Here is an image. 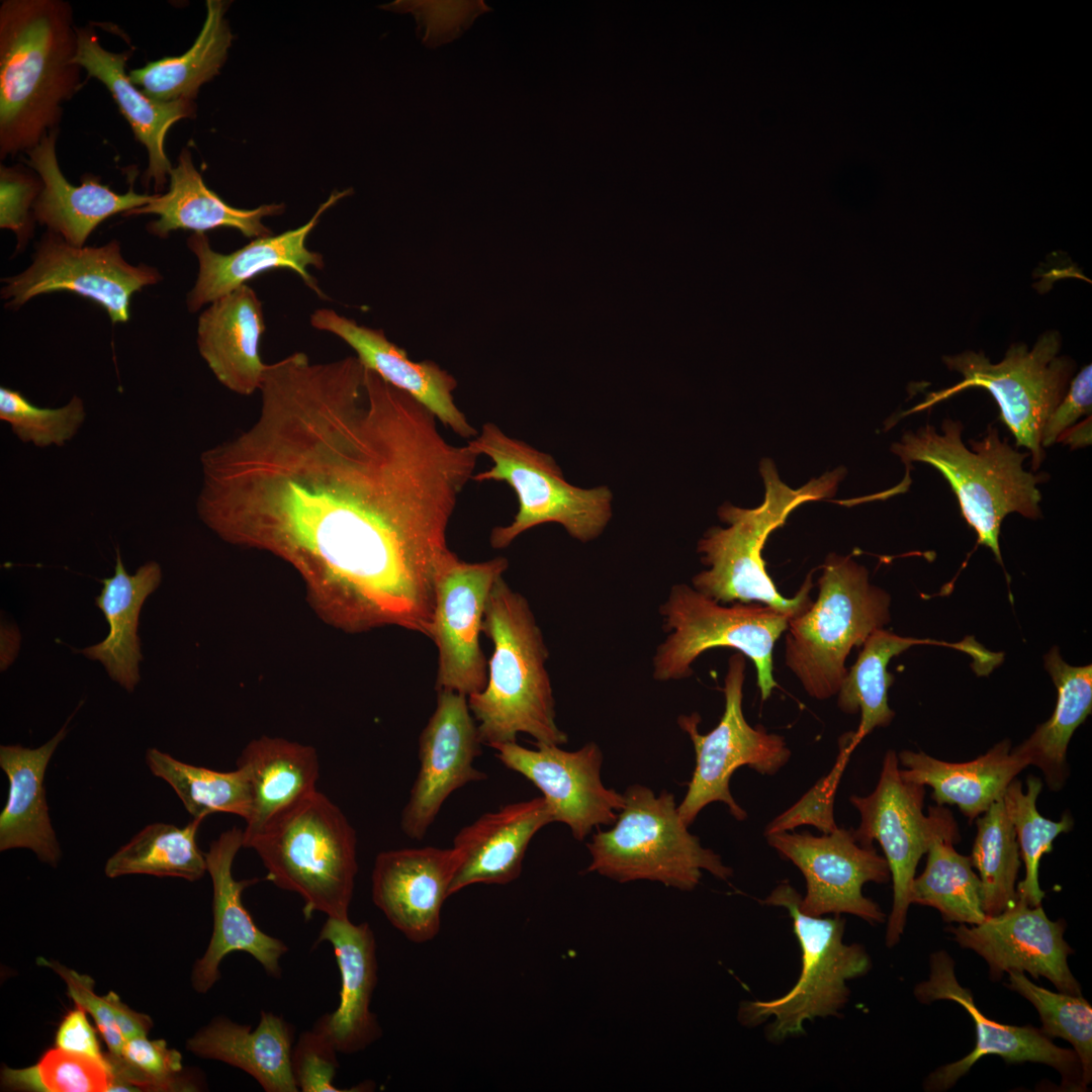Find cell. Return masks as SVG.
Instances as JSON below:
<instances>
[{
    "mask_svg": "<svg viewBox=\"0 0 1092 1092\" xmlns=\"http://www.w3.org/2000/svg\"><path fill=\"white\" fill-rule=\"evenodd\" d=\"M768 844L803 874L807 891L801 910L812 916L852 914L872 924L886 919L880 906L862 894L869 882L891 879L886 858L874 845H860L852 828L815 836L807 831L771 833Z\"/></svg>",
    "mask_w": 1092,
    "mask_h": 1092,
    "instance_id": "16",
    "label": "cell"
},
{
    "mask_svg": "<svg viewBox=\"0 0 1092 1092\" xmlns=\"http://www.w3.org/2000/svg\"><path fill=\"white\" fill-rule=\"evenodd\" d=\"M311 326L347 343L363 366L385 382L407 393L428 408L436 419L465 439L477 431L454 400L456 379L433 361H413L407 353L390 342L382 330L368 328L330 308L310 315Z\"/></svg>",
    "mask_w": 1092,
    "mask_h": 1092,
    "instance_id": "25",
    "label": "cell"
},
{
    "mask_svg": "<svg viewBox=\"0 0 1092 1092\" xmlns=\"http://www.w3.org/2000/svg\"><path fill=\"white\" fill-rule=\"evenodd\" d=\"M202 820L193 818L183 827L161 822L147 825L107 859L105 875L201 879L207 872L205 854L196 842Z\"/></svg>",
    "mask_w": 1092,
    "mask_h": 1092,
    "instance_id": "41",
    "label": "cell"
},
{
    "mask_svg": "<svg viewBox=\"0 0 1092 1092\" xmlns=\"http://www.w3.org/2000/svg\"><path fill=\"white\" fill-rule=\"evenodd\" d=\"M257 419L200 455L199 518L331 589L352 631L428 635L447 530L478 455L356 356L266 364Z\"/></svg>",
    "mask_w": 1092,
    "mask_h": 1092,
    "instance_id": "1",
    "label": "cell"
},
{
    "mask_svg": "<svg viewBox=\"0 0 1092 1092\" xmlns=\"http://www.w3.org/2000/svg\"><path fill=\"white\" fill-rule=\"evenodd\" d=\"M265 329L262 302L247 284L214 300L199 315L198 351L228 389L241 395L260 389L266 368L260 356Z\"/></svg>",
    "mask_w": 1092,
    "mask_h": 1092,
    "instance_id": "30",
    "label": "cell"
},
{
    "mask_svg": "<svg viewBox=\"0 0 1092 1092\" xmlns=\"http://www.w3.org/2000/svg\"><path fill=\"white\" fill-rule=\"evenodd\" d=\"M293 1040L290 1023L281 1015L261 1011L255 1029L215 1017L187 1040L186 1049L197 1057L241 1069L266 1092H297L291 1064Z\"/></svg>",
    "mask_w": 1092,
    "mask_h": 1092,
    "instance_id": "32",
    "label": "cell"
},
{
    "mask_svg": "<svg viewBox=\"0 0 1092 1092\" xmlns=\"http://www.w3.org/2000/svg\"><path fill=\"white\" fill-rule=\"evenodd\" d=\"M1058 442L1079 448L1091 444V417L1080 424H1075L1067 429L1058 439Z\"/></svg>",
    "mask_w": 1092,
    "mask_h": 1092,
    "instance_id": "57",
    "label": "cell"
},
{
    "mask_svg": "<svg viewBox=\"0 0 1092 1092\" xmlns=\"http://www.w3.org/2000/svg\"><path fill=\"white\" fill-rule=\"evenodd\" d=\"M2 1083L15 1090L44 1092H105L112 1085L109 1065L56 1048L32 1067L5 1068Z\"/></svg>",
    "mask_w": 1092,
    "mask_h": 1092,
    "instance_id": "47",
    "label": "cell"
},
{
    "mask_svg": "<svg viewBox=\"0 0 1092 1092\" xmlns=\"http://www.w3.org/2000/svg\"><path fill=\"white\" fill-rule=\"evenodd\" d=\"M130 54L131 51H107L93 27H77V52L73 63L103 83L112 95L135 139L148 152V167L142 181L145 185L153 182L158 192L170 179L173 169L165 152L168 130L178 120L192 116L195 104L191 100L162 102L147 96L126 74Z\"/></svg>",
    "mask_w": 1092,
    "mask_h": 1092,
    "instance_id": "28",
    "label": "cell"
},
{
    "mask_svg": "<svg viewBox=\"0 0 1092 1092\" xmlns=\"http://www.w3.org/2000/svg\"><path fill=\"white\" fill-rule=\"evenodd\" d=\"M616 822L593 835L588 872L626 883L650 880L693 890L705 870L721 880L733 872L719 854L702 846L680 819L674 795L656 796L642 785L629 786Z\"/></svg>",
    "mask_w": 1092,
    "mask_h": 1092,
    "instance_id": "8",
    "label": "cell"
},
{
    "mask_svg": "<svg viewBox=\"0 0 1092 1092\" xmlns=\"http://www.w3.org/2000/svg\"><path fill=\"white\" fill-rule=\"evenodd\" d=\"M841 741L840 752L828 775L821 778L794 805L770 821L765 827V836L791 831L801 825H812L824 834L838 828L834 819L835 794L849 755L854 749L850 735L842 738Z\"/></svg>",
    "mask_w": 1092,
    "mask_h": 1092,
    "instance_id": "49",
    "label": "cell"
},
{
    "mask_svg": "<svg viewBox=\"0 0 1092 1092\" xmlns=\"http://www.w3.org/2000/svg\"><path fill=\"white\" fill-rule=\"evenodd\" d=\"M976 821L977 835L971 855L982 885L983 909L994 916L1013 907L1018 899L1016 880L1020 852L1003 797Z\"/></svg>",
    "mask_w": 1092,
    "mask_h": 1092,
    "instance_id": "43",
    "label": "cell"
},
{
    "mask_svg": "<svg viewBox=\"0 0 1092 1092\" xmlns=\"http://www.w3.org/2000/svg\"><path fill=\"white\" fill-rule=\"evenodd\" d=\"M456 863L452 847L382 851L372 871V900L408 940L428 942L439 933Z\"/></svg>",
    "mask_w": 1092,
    "mask_h": 1092,
    "instance_id": "24",
    "label": "cell"
},
{
    "mask_svg": "<svg viewBox=\"0 0 1092 1092\" xmlns=\"http://www.w3.org/2000/svg\"><path fill=\"white\" fill-rule=\"evenodd\" d=\"M897 756L905 767L900 769L905 781L930 787L936 805L957 806L970 821L1002 798L1009 784L1027 766L1012 752L1008 739L966 762H948L911 750Z\"/></svg>",
    "mask_w": 1092,
    "mask_h": 1092,
    "instance_id": "34",
    "label": "cell"
},
{
    "mask_svg": "<svg viewBox=\"0 0 1092 1092\" xmlns=\"http://www.w3.org/2000/svg\"><path fill=\"white\" fill-rule=\"evenodd\" d=\"M466 445L492 463L472 479L506 482L519 502L513 521L492 529L493 548H505L522 533L546 523L561 525L581 542L595 539L607 526L612 494L606 486L584 489L568 483L549 454L506 435L493 423H485Z\"/></svg>",
    "mask_w": 1092,
    "mask_h": 1092,
    "instance_id": "10",
    "label": "cell"
},
{
    "mask_svg": "<svg viewBox=\"0 0 1092 1092\" xmlns=\"http://www.w3.org/2000/svg\"><path fill=\"white\" fill-rule=\"evenodd\" d=\"M160 280L156 268L126 262L116 240L101 247H76L47 231L31 265L3 280L1 297L17 308L42 293L72 291L102 306L116 324L127 322L132 294Z\"/></svg>",
    "mask_w": 1092,
    "mask_h": 1092,
    "instance_id": "15",
    "label": "cell"
},
{
    "mask_svg": "<svg viewBox=\"0 0 1092 1092\" xmlns=\"http://www.w3.org/2000/svg\"><path fill=\"white\" fill-rule=\"evenodd\" d=\"M930 974L926 981L915 986L916 999L924 1004L948 1000L960 1004L975 1024L974 1050L961 1060L941 1066L924 1081V1089L941 1092L951 1088L982 1057H1001L1007 1064L1039 1063L1057 1070L1062 1088L1067 1091H1086L1082 1067L1074 1050L1056 1045L1041 1029L1031 1025L1002 1024L984 1015L977 1007L970 989L963 987L954 974V962L945 950L930 956Z\"/></svg>",
    "mask_w": 1092,
    "mask_h": 1092,
    "instance_id": "18",
    "label": "cell"
},
{
    "mask_svg": "<svg viewBox=\"0 0 1092 1092\" xmlns=\"http://www.w3.org/2000/svg\"><path fill=\"white\" fill-rule=\"evenodd\" d=\"M1044 666L1058 691L1055 711L1012 752L1026 765L1042 771L1051 790L1065 785L1068 768L1066 754L1075 730L1092 710V665L1073 666L1053 647L1044 656Z\"/></svg>",
    "mask_w": 1092,
    "mask_h": 1092,
    "instance_id": "38",
    "label": "cell"
},
{
    "mask_svg": "<svg viewBox=\"0 0 1092 1092\" xmlns=\"http://www.w3.org/2000/svg\"><path fill=\"white\" fill-rule=\"evenodd\" d=\"M1060 347L1059 333L1049 331L1031 350L1025 344L1010 346L998 363H992L983 352L943 356L948 369L962 374L963 379L951 387L928 393L904 415L924 411L968 388H985L997 401L1000 419L1014 436L1016 446L1029 451L1036 470L1044 458L1043 426L1064 397L1073 371L1072 361L1058 356Z\"/></svg>",
    "mask_w": 1092,
    "mask_h": 1092,
    "instance_id": "11",
    "label": "cell"
},
{
    "mask_svg": "<svg viewBox=\"0 0 1092 1092\" xmlns=\"http://www.w3.org/2000/svg\"><path fill=\"white\" fill-rule=\"evenodd\" d=\"M1026 785L1027 790L1023 792L1020 781L1014 779L1003 795V803L1025 867L1024 880L1016 887L1017 897L1029 906H1037L1044 897L1038 882L1040 858L1052 851L1053 842L1061 833L1073 828L1074 820L1068 812L1063 814L1060 821L1041 816L1036 809V799L1042 789L1041 781L1029 776Z\"/></svg>",
    "mask_w": 1092,
    "mask_h": 1092,
    "instance_id": "44",
    "label": "cell"
},
{
    "mask_svg": "<svg viewBox=\"0 0 1092 1092\" xmlns=\"http://www.w3.org/2000/svg\"><path fill=\"white\" fill-rule=\"evenodd\" d=\"M77 27L68 2L4 0L0 6V157L36 147L59 128L80 86Z\"/></svg>",
    "mask_w": 1092,
    "mask_h": 1092,
    "instance_id": "2",
    "label": "cell"
},
{
    "mask_svg": "<svg viewBox=\"0 0 1092 1092\" xmlns=\"http://www.w3.org/2000/svg\"><path fill=\"white\" fill-rule=\"evenodd\" d=\"M963 424L945 419L940 432L926 425L907 432L891 450L907 468L899 487L910 483L912 462H924L947 480L957 495L961 512L978 536V543L990 548L1002 564L999 535L1002 521L1011 513L1025 518H1040L1041 494L1037 484L1045 474H1033L1023 468L1028 453L1015 450L1008 439H1000L995 427H989L980 441L971 440L968 449L962 440Z\"/></svg>",
    "mask_w": 1092,
    "mask_h": 1092,
    "instance_id": "4",
    "label": "cell"
},
{
    "mask_svg": "<svg viewBox=\"0 0 1092 1092\" xmlns=\"http://www.w3.org/2000/svg\"><path fill=\"white\" fill-rule=\"evenodd\" d=\"M146 762L153 775L172 787L193 818L204 819L213 813L248 818L251 794L243 768L213 770L180 761L157 748L148 749Z\"/></svg>",
    "mask_w": 1092,
    "mask_h": 1092,
    "instance_id": "42",
    "label": "cell"
},
{
    "mask_svg": "<svg viewBox=\"0 0 1092 1092\" xmlns=\"http://www.w3.org/2000/svg\"><path fill=\"white\" fill-rule=\"evenodd\" d=\"M745 657L733 654L728 660L724 679L725 709L718 725L706 734L699 731L698 713L680 715L679 728L691 738L696 752V767L687 794L677 806L682 822L689 827L698 814L710 803L722 802L739 821L747 818L746 811L730 792L733 772L746 765L761 774L772 776L787 764L791 750L784 737L768 733L762 726L752 727L742 711Z\"/></svg>",
    "mask_w": 1092,
    "mask_h": 1092,
    "instance_id": "13",
    "label": "cell"
},
{
    "mask_svg": "<svg viewBox=\"0 0 1092 1092\" xmlns=\"http://www.w3.org/2000/svg\"><path fill=\"white\" fill-rule=\"evenodd\" d=\"M481 745L467 697L438 691L435 711L419 737V771L401 812L400 828L407 837L423 839L453 792L486 780L473 766Z\"/></svg>",
    "mask_w": 1092,
    "mask_h": 1092,
    "instance_id": "20",
    "label": "cell"
},
{
    "mask_svg": "<svg viewBox=\"0 0 1092 1092\" xmlns=\"http://www.w3.org/2000/svg\"><path fill=\"white\" fill-rule=\"evenodd\" d=\"M822 569L816 601L789 621L785 643L786 666L816 700L837 695L849 652L890 621L891 602L848 556L832 553Z\"/></svg>",
    "mask_w": 1092,
    "mask_h": 1092,
    "instance_id": "7",
    "label": "cell"
},
{
    "mask_svg": "<svg viewBox=\"0 0 1092 1092\" xmlns=\"http://www.w3.org/2000/svg\"><path fill=\"white\" fill-rule=\"evenodd\" d=\"M924 786L905 781L900 775L898 756L886 752L875 790L868 796L852 795L860 822L852 828L855 840L863 846L878 841L884 851L893 881V905L888 919L886 944L895 946L904 932L910 892L917 864L935 833L950 819L943 806H931L923 813Z\"/></svg>",
    "mask_w": 1092,
    "mask_h": 1092,
    "instance_id": "14",
    "label": "cell"
},
{
    "mask_svg": "<svg viewBox=\"0 0 1092 1092\" xmlns=\"http://www.w3.org/2000/svg\"><path fill=\"white\" fill-rule=\"evenodd\" d=\"M802 897L788 881L780 883L763 904L788 910L802 953V968L795 985L783 996L741 1003L740 1022L757 1026L770 1017L765 1035L771 1042L803 1034L805 1022L837 1016L849 997L848 980L866 975L872 961L861 944L843 940L845 920L812 916L801 910Z\"/></svg>",
    "mask_w": 1092,
    "mask_h": 1092,
    "instance_id": "9",
    "label": "cell"
},
{
    "mask_svg": "<svg viewBox=\"0 0 1092 1092\" xmlns=\"http://www.w3.org/2000/svg\"><path fill=\"white\" fill-rule=\"evenodd\" d=\"M41 189L42 182L37 174L20 166H1L0 225L16 234L18 248L32 233L33 205Z\"/></svg>",
    "mask_w": 1092,
    "mask_h": 1092,
    "instance_id": "52",
    "label": "cell"
},
{
    "mask_svg": "<svg viewBox=\"0 0 1092 1092\" xmlns=\"http://www.w3.org/2000/svg\"><path fill=\"white\" fill-rule=\"evenodd\" d=\"M1007 987L1028 1000L1037 1010L1041 1031L1051 1039L1061 1037L1073 1045L1086 1086L1092 1080V1007L1082 995L1055 993L1031 983L1024 973L1010 971Z\"/></svg>",
    "mask_w": 1092,
    "mask_h": 1092,
    "instance_id": "45",
    "label": "cell"
},
{
    "mask_svg": "<svg viewBox=\"0 0 1092 1092\" xmlns=\"http://www.w3.org/2000/svg\"><path fill=\"white\" fill-rule=\"evenodd\" d=\"M554 822L543 797L507 804L463 827L454 837L457 863L449 896L473 884L507 885L521 874L534 835Z\"/></svg>",
    "mask_w": 1092,
    "mask_h": 1092,
    "instance_id": "27",
    "label": "cell"
},
{
    "mask_svg": "<svg viewBox=\"0 0 1092 1092\" xmlns=\"http://www.w3.org/2000/svg\"><path fill=\"white\" fill-rule=\"evenodd\" d=\"M946 930L961 947L986 961L992 981L1010 971L1027 972L1034 979H1048L1060 992L1082 995L1068 965L1073 949L1064 938L1066 922L1051 920L1041 904L1029 906L1017 899L1013 907L979 924L960 923Z\"/></svg>",
    "mask_w": 1092,
    "mask_h": 1092,
    "instance_id": "21",
    "label": "cell"
},
{
    "mask_svg": "<svg viewBox=\"0 0 1092 1092\" xmlns=\"http://www.w3.org/2000/svg\"><path fill=\"white\" fill-rule=\"evenodd\" d=\"M508 565L505 557L466 562L455 555L442 569L429 635L438 649L437 692L469 697L485 687L487 661L479 636L488 595Z\"/></svg>",
    "mask_w": 1092,
    "mask_h": 1092,
    "instance_id": "17",
    "label": "cell"
},
{
    "mask_svg": "<svg viewBox=\"0 0 1092 1092\" xmlns=\"http://www.w3.org/2000/svg\"><path fill=\"white\" fill-rule=\"evenodd\" d=\"M492 748L506 767L541 791L554 822L566 824L575 839L582 841L594 828L616 822L624 796L604 786L603 753L598 744L589 742L575 751L545 743H536L535 749L517 742Z\"/></svg>",
    "mask_w": 1092,
    "mask_h": 1092,
    "instance_id": "19",
    "label": "cell"
},
{
    "mask_svg": "<svg viewBox=\"0 0 1092 1092\" xmlns=\"http://www.w3.org/2000/svg\"><path fill=\"white\" fill-rule=\"evenodd\" d=\"M278 888L298 894L303 915L348 918L357 837L341 809L314 791L276 816L249 844Z\"/></svg>",
    "mask_w": 1092,
    "mask_h": 1092,
    "instance_id": "6",
    "label": "cell"
},
{
    "mask_svg": "<svg viewBox=\"0 0 1092 1092\" xmlns=\"http://www.w3.org/2000/svg\"><path fill=\"white\" fill-rule=\"evenodd\" d=\"M59 128L26 152L28 166L39 176L42 189L33 205L34 219L69 244L83 247L89 235L106 218L142 207L157 194H139L130 188L119 194L100 183L99 177L84 175L80 186L71 184L58 163L56 144Z\"/></svg>",
    "mask_w": 1092,
    "mask_h": 1092,
    "instance_id": "29",
    "label": "cell"
},
{
    "mask_svg": "<svg viewBox=\"0 0 1092 1092\" xmlns=\"http://www.w3.org/2000/svg\"><path fill=\"white\" fill-rule=\"evenodd\" d=\"M844 469L838 468L794 489L783 482L774 462L763 459L760 474L765 494L760 506L741 509L725 504L719 510L727 528L714 527L699 541L698 552L709 566L693 577V587L716 602H758L790 620L809 610L812 575L809 574L794 598L783 597L765 570L762 558L767 537L783 526L799 506L832 496Z\"/></svg>",
    "mask_w": 1092,
    "mask_h": 1092,
    "instance_id": "5",
    "label": "cell"
},
{
    "mask_svg": "<svg viewBox=\"0 0 1092 1092\" xmlns=\"http://www.w3.org/2000/svg\"><path fill=\"white\" fill-rule=\"evenodd\" d=\"M351 193L352 189L334 191L301 226L277 236L257 238L231 254L213 251L205 234H192L187 244L198 260L199 270L195 285L187 295L189 311L196 312L204 304L231 293L254 277L280 268L292 270L318 297L327 298L316 279L307 270L308 266L323 269L324 258L322 254L310 251L305 243L322 214Z\"/></svg>",
    "mask_w": 1092,
    "mask_h": 1092,
    "instance_id": "22",
    "label": "cell"
},
{
    "mask_svg": "<svg viewBox=\"0 0 1092 1092\" xmlns=\"http://www.w3.org/2000/svg\"><path fill=\"white\" fill-rule=\"evenodd\" d=\"M226 8L224 1H206V17L192 47L181 56L150 62L129 71L130 81L157 101H192L199 88L218 74L226 60L233 39L224 17Z\"/></svg>",
    "mask_w": 1092,
    "mask_h": 1092,
    "instance_id": "39",
    "label": "cell"
},
{
    "mask_svg": "<svg viewBox=\"0 0 1092 1092\" xmlns=\"http://www.w3.org/2000/svg\"><path fill=\"white\" fill-rule=\"evenodd\" d=\"M380 8L412 13L418 23L417 34L428 48H437L460 37L477 16L491 11L482 0L394 1Z\"/></svg>",
    "mask_w": 1092,
    "mask_h": 1092,
    "instance_id": "50",
    "label": "cell"
},
{
    "mask_svg": "<svg viewBox=\"0 0 1092 1092\" xmlns=\"http://www.w3.org/2000/svg\"><path fill=\"white\" fill-rule=\"evenodd\" d=\"M918 644L945 645L965 651L974 658L976 668L986 665L992 657V652L972 639L946 643L902 637L883 629L874 631L861 645L855 663L847 670L837 693V705L843 713L860 712L857 730L850 733L854 747L875 728L886 727L892 722L895 713L888 704V690L894 675L888 672L887 666L891 658Z\"/></svg>",
    "mask_w": 1092,
    "mask_h": 1092,
    "instance_id": "37",
    "label": "cell"
},
{
    "mask_svg": "<svg viewBox=\"0 0 1092 1092\" xmlns=\"http://www.w3.org/2000/svg\"><path fill=\"white\" fill-rule=\"evenodd\" d=\"M959 840V827L952 818L931 839L925 869L913 880L910 902L935 908L945 922L975 925L986 918L982 885L973 871L971 856L954 849Z\"/></svg>",
    "mask_w": 1092,
    "mask_h": 1092,
    "instance_id": "40",
    "label": "cell"
},
{
    "mask_svg": "<svg viewBox=\"0 0 1092 1092\" xmlns=\"http://www.w3.org/2000/svg\"><path fill=\"white\" fill-rule=\"evenodd\" d=\"M160 565L149 561L129 574L116 550L114 573L102 579V589L95 599L109 625L108 635L99 643L77 650L100 661L108 675L123 689L132 692L140 681L139 663L143 660L138 636L139 616L144 602L160 584Z\"/></svg>",
    "mask_w": 1092,
    "mask_h": 1092,
    "instance_id": "36",
    "label": "cell"
},
{
    "mask_svg": "<svg viewBox=\"0 0 1092 1092\" xmlns=\"http://www.w3.org/2000/svg\"><path fill=\"white\" fill-rule=\"evenodd\" d=\"M68 723L37 748L1 745L0 766L9 783L0 814L1 851L29 848L42 862L56 867L60 861L62 850L49 815L43 782L49 762L67 735Z\"/></svg>",
    "mask_w": 1092,
    "mask_h": 1092,
    "instance_id": "31",
    "label": "cell"
},
{
    "mask_svg": "<svg viewBox=\"0 0 1092 1092\" xmlns=\"http://www.w3.org/2000/svg\"><path fill=\"white\" fill-rule=\"evenodd\" d=\"M108 997L116 1022L125 1039L147 1036L153 1026L152 1019L146 1014L130 1009L114 992H109Z\"/></svg>",
    "mask_w": 1092,
    "mask_h": 1092,
    "instance_id": "56",
    "label": "cell"
},
{
    "mask_svg": "<svg viewBox=\"0 0 1092 1092\" xmlns=\"http://www.w3.org/2000/svg\"><path fill=\"white\" fill-rule=\"evenodd\" d=\"M56 1048L109 1065L101 1053L96 1032L87 1019L86 1011L79 1005L69 1011L62 1020L56 1034Z\"/></svg>",
    "mask_w": 1092,
    "mask_h": 1092,
    "instance_id": "55",
    "label": "cell"
},
{
    "mask_svg": "<svg viewBox=\"0 0 1092 1092\" xmlns=\"http://www.w3.org/2000/svg\"><path fill=\"white\" fill-rule=\"evenodd\" d=\"M327 941L334 949L341 976L337 1008L313 1024L334 1044L338 1053L361 1052L382 1034L371 1000L377 985V951L374 932L366 922L355 924L348 918L328 917L315 944Z\"/></svg>",
    "mask_w": 1092,
    "mask_h": 1092,
    "instance_id": "26",
    "label": "cell"
},
{
    "mask_svg": "<svg viewBox=\"0 0 1092 1092\" xmlns=\"http://www.w3.org/2000/svg\"><path fill=\"white\" fill-rule=\"evenodd\" d=\"M167 193L157 194L147 205L134 208L123 215L156 214L158 219L149 222L152 235L165 239L173 231L190 230L204 234L217 228H233L247 238L272 236L262 219L281 214L284 204H265L253 209L237 208L225 203L204 183L196 170L191 153L183 149L178 164L170 173Z\"/></svg>",
    "mask_w": 1092,
    "mask_h": 1092,
    "instance_id": "33",
    "label": "cell"
},
{
    "mask_svg": "<svg viewBox=\"0 0 1092 1092\" xmlns=\"http://www.w3.org/2000/svg\"><path fill=\"white\" fill-rule=\"evenodd\" d=\"M666 639L653 656V677L676 680L693 673V662L716 647L734 648L755 664L761 700L778 687L774 678L772 650L788 629L790 618L766 605L735 604L724 607L694 587H671L660 606Z\"/></svg>",
    "mask_w": 1092,
    "mask_h": 1092,
    "instance_id": "12",
    "label": "cell"
},
{
    "mask_svg": "<svg viewBox=\"0 0 1092 1092\" xmlns=\"http://www.w3.org/2000/svg\"><path fill=\"white\" fill-rule=\"evenodd\" d=\"M243 830L233 827L213 840L204 853L213 889V931L204 954L195 962L191 973V984L198 993H206L218 981L219 964L230 952L251 954L269 976L279 978V961L288 951L281 939L256 925L243 904V891L259 882V879L237 881L233 876V863L243 847Z\"/></svg>",
    "mask_w": 1092,
    "mask_h": 1092,
    "instance_id": "23",
    "label": "cell"
},
{
    "mask_svg": "<svg viewBox=\"0 0 1092 1092\" xmlns=\"http://www.w3.org/2000/svg\"><path fill=\"white\" fill-rule=\"evenodd\" d=\"M109 1064L112 1085L109 1091H177L195 1090L193 1080L186 1076L181 1054L170 1049L164 1039L140 1036L127 1039L120 1055L105 1056Z\"/></svg>",
    "mask_w": 1092,
    "mask_h": 1092,
    "instance_id": "46",
    "label": "cell"
},
{
    "mask_svg": "<svg viewBox=\"0 0 1092 1092\" xmlns=\"http://www.w3.org/2000/svg\"><path fill=\"white\" fill-rule=\"evenodd\" d=\"M85 417L84 402L77 395L64 406L50 408L34 405L17 390L0 388V419L23 443L63 446L77 434Z\"/></svg>",
    "mask_w": 1092,
    "mask_h": 1092,
    "instance_id": "48",
    "label": "cell"
},
{
    "mask_svg": "<svg viewBox=\"0 0 1092 1092\" xmlns=\"http://www.w3.org/2000/svg\"><path fill=\"white\" fill-rule=\"evenodd\" d=\"M482 633L493 646L487 680L480 692L467 697L482 744L516 742L520 733L536 743H566L567 735L556 723L542 632L528 601L503 576L488 595Z\"/></svg>",
    "mask_w": 1092,
    "mask_h": 1092,
    "instance_id": "3",
    "label": "cell"
},
{
    "mask_svg": "<svg viewBox=\"0 0 1092 1092\" xmlns=\"http://www.w3.org/2000/svg\"><path fill=\"white\" fill-rule=\"evenodd\" d=\"M37 964L51 968L66 982L68 994L75 1004L94 1018L109 1054L120 1055L126 1039L116 1022L108 994L103 997L96 995L92 978L68 969L56 961L38 958Z\"/></svg>",
    "mask_w": 1092,
    "mask_h": 1092,
    "instance_id": "53",
    "label": "cell"
},
{
    "mask_svg": "<svg viewBox=\"0 0 1092 1092\" xmlns=\"http://www.w3.org/2000/svg\"><path fill=\"white\" fill-rule=\"evenodd\" d=\"M237 766L247 775L251 809L243 847L279 814L314 792L320 775L315 750L282 738L262 737L242 751Z\"/></svg>",
    "mask_w": 1092,
    "mask_h": 1092,
    "instance_id": "35",
    "label": "cell"
},
{
    "mask_svg": "<svg viewBox=\"0 0 1092 1092\" xmlns=\"http://www.w3.org/2000/svg\"><path fill=\"white\" fill-rule=\"evenodd\" d=\"M338 1051L314 1025L303 1031L293 1046L292 1072L298 1089L302 1092H340L334 1084L339 1067Z\"/></svg>",
    "mask_w": 1092,
    "mask_h": 1092,
    "instance_id": "51",
    "label": "cell"
},
{
    "mask_svg": "<svg viewBox=\"0 0 1092 1092\" xmlns=\"http://www.w3.org/2000/svg\"><path fill=\"white\" fill-rule=\"evenodd\" d=\"M1092 411V367L1086 365L1071 381L1064 397L1048 417L1041 433V446L1050 447L1059 437Z\"/></svg>",
    "mask_w": 1092,
    "mask_h": 1092,
    "instance_id": "54",
    "label": "cell"
}]
</instances>
